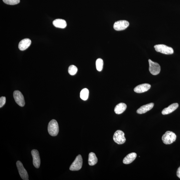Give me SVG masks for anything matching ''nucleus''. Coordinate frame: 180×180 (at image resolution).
<instances>
[{
    "label": "nucleus",
    "mask_w": 180,
    "mask_h": 180,
    "mask_svg": "<svg viewBox=\"0 0 180 180\" xmlns=\"http://www.w3.org/2000/svg\"><path fill=\"white\" fill-rule=\"evenodd\" d=\"M48 131L49 134L52 136H55L58 135L59 127L58 123L56 120H52L49 123Z\"/></svg>",
    "instance_id": "f257e3e1"
},
{
    "label": "nucleus",
    "mask_w": 180,
    "mask_h": 180,
    "mask_svg": "<svg viewBox=\"0 0 180 180\" xmlns=\"http://www.w3.org/2000/svg\"><path fill=\"white\" fill-rule=\"evenodd\" d=\"M176 136L172 132L168 131L162 137V140L163 143L165 144H170L173 143L176 140Z\"/></svg>",
    "instance_id": "f03ea898"
},
{
    "label": "nucleus",
    "mask_w": 180,
    "mask_h": 180,
    "mask_svg": "<svg viewBox=\"0 0 180 180\" xmlns=\"http://www.w3.org/2000/svg\"><path fill=\"white\" fill-rule=\"evenodd\" d=\"M154 48L157 52H159L163 54H171L173 53L174 51L173 48L169 47L164 45H157L154 46Z\"/></svg>",
    "instance_id": "7ed1b4c3"
},
{
    "label": "nucleus",
    "mask_w": 180,
    "mask_h": 180,
    "mask_svg": "<svg viewBox=\"0 0 180 180\" xmlns=\"http://www.w3.org/2000/svg\"><path fill=\"white\" fill-rule=\"evenodd\" d=\"M83 160L81 155L79 154L70 166V170L72 171L80 170L82 167Z\"/></svg>",
    "instance_id": "20e7f679"
},
{
    "label": "nucleus",
    "mask_w": 180,
    "mask_h": 180,
    "mask_svg": "<svg viewBox=\"0 0 180 180\" xmlns=\"http://www.w3.org/2000/svg\"><path fill=\"white\" fill-rule=\"evenodd\" d=\"M124 133L121 130L116 131L113 136V140L115 143L119 144H124L126 141Z\"/></svg>",
    "instance_id": "39448f33"
},
{
    "label": "nucleus",
    "mask_w": 180,
    "mask_h": 180,
    "mask_svg": "<svg viewBox=\"0 0 180 180\" xmlns=\"http://www.w3.org/2000/svg\"><path fill=\"white\" fill-rule=\"evenodd\" d=\"M149 71L151 74L153 75H157L160 71V67L157 63L153 62L151 60H149Z\"/></svg>",
    "instance_id": "423d86ee"
},
{
    "label": "nucleus",
    "mask_w": 180,
    "mask_h": 180,
    "mask_svg": "<svg viewBox=\"0 0 180 180\" xmlns=\"http://www.w3.org/2000/svg\"><path fill=\"white\" fill-rule=\"evenodd\" d=\"M16 166L22 179L24 180H28L29 175L28 172L24 168L22 163L20 161H18L16 162Z\"/></svg>",
    "instance_id": "0eeeda50"
},
{
    "label": "nucleus",
    "mask_w": 180,
    "mask_h": 180,
    "mask_svg": "<svg viewBox=\"0 0 180 180\" xmlns=\"http://www.w3.org/2000/svg\"><path fill=\"white\" fill-rule=\"evenodd\" d=\"M129 26V22L125 20L117 21L114 23L113 28L117 31H123L126 29Z\"/></svg>",
    "instance_id": "6e6552de"
},
{
    "label": "nucleus",
    "mask_w": 180,
    "mask_h": 180,
    "mask_svg": "<svg viewBox=\"0 0 180 180\" xmlns=\"http://www.w3.org/2000/svg\"><path fill=\"white\" fill-rule=\"evenodd\" d=\"M13 95L16 102L21 107H23L25 105V102L21 93L18 91H16L13 93Z\"/></svg>",
    "instance_id": "1a4fd4ad"
},
{
    "label": "nucleus",
    "mask_w": 180,
    "mask_h": 180,
    "mask_svg": "<svg viewBox=\"0 0 180 180\" xmlns=\"http://www.w3.org/2000/svg\"><path fill=\"white\" fill-rule=\"evenodd\" d=\"M31 154L33 157V163L34 167L39 168L40 164V159L39 151L36 149L32 150Z\"/></svg>",
    "instance_id": "9d476101"
},
{
    "label": "nucleus",
    "mask_w": 180,
    "mask_h": 180,
    "mask_svg": "<svg viewBox=\"0 0 180 180\" xmlns=\"http://www.w3.org/2000/svg\"><path fill=\"white\" fill-rule=\"evenodd\" d=\"M151 88V86L148 83L140 84L135 87L134 91L137 93H142L148 91Z\"/></svg>",
    "instance_id": "9b49d317"
},
{
    "label": "nucleus",
    "mask_w": 180,
    "mask_h": 180,
    "mask_svg": "<svg viewBox=\"0 0 180 180\" xmlns=\"http://www.w3.org/2000/svg\"><path fill=\"white\" fill-rule=\"evenodd\" d=\"M154 105V104L153 103H151L141 106L136 111V113L139 114L145 113L151 110L153 108Z\"/></svg>",
    "instance_id": "f8f14e48"
},
{
    "label": "nucleus",
    "mask_w": 180,
    "mask_h": 180,
    "mask_svg": "<svg viewBox=\"0 0 180 180\" xmlns=\"http://www.w3.org/2000/svg\"><path fill=\"white\" fill-rule=\"evenodd\" d=\"M31 41L29 39H24L19 43L18 48L20 50H25L31 45Z\"/></svg>",
    "instance_id": "ddd939ff"
},
{
    "label": "nucleus",
    "mask_w": 180,
    "mask_h": 180,
    "mask_svg": "<svg viewBox=\"0 0 180 180\" xmlns=\"http://www.w3.org/2000/svg\"><path fill=\"white\" fill-rule=\"evenodd\" d=\"M179 105L178 103H174L170 105L167 108L163 109L162 111L163 115H167L173 113L179 107Z\"/></svg>",
    "instance_id": "4468645a"
},
{
    "label": "nucleus",
    "mask_w": 180,
    "mask_h": 180,
    "mask_svg": "<svg viewBox=\"0 0 180 180\" xmlns=\"http://www.w3.org/2000/svg\"><path fill=\"white\" fill-rule=\"evenodd\" d=\"M137 154L135 153L132 152L128 154L124 157L123 162L125 164H129L132 163L136 159Z\"/></svg>",
    "instance_id": "2eb2a0df"
},
{
    "label": "nucleus",
    "mask_w": 180,
    "mask_h": 180,
    "mask_svg": "<svg viewBox=\"0 0 180 180\" xmlns=\"http://www.w3.org/2000/svg\"><path fill=\"white\" fill-rule=\"evenodd\" d=\"M53 24L56 28L61 29H64L67 26L66 21L61 19H56L54 20L53 22Z\"/></svg>",
    "instance_id": "dca6fc26"
},
{
    "label": "nucleus",
    "mask_w": 180,
    "mask_h": 180,
    "mask_svg": "<svg viewBox=\"0 0 180 180\" xmlns=\"http://www.w3.org/2000/svg\"><path fill=\"white\" fill-rule=\"evenodd\" d=\"M127 108V106L125 103H121L116 105L114 108V112L118 114H121L123 113L126 110Z\"/></svg>",
    "instance_id": "f3484780"
},
{
    "label": "nucleus",
    "mask_w": 180,
    "mask_h": 180,
    "mask_svg": "<svg viewBox=\"0 0 180 180\" xmlns=\"http://www.w3.org/2000/svg\"><path fill=\"white\" fill-rule=\"evenodd\" d=\"M98 160L96 155L94 152H91L89 154L88 162L90 165L93 166L97 164Z\"/></svg>",
    "instance_id": "a211bd4d"
},
{
    "label": "nucleus",
    "mask_w": 180,
    "mask_h": 180,
    "mask_svg": "<svg viewBox=\"0 0 180 180\" xmlns=\"http://www.w3.org/2000/svg\"><path fill=\"white\" fill-rule=\"evenodd\" d=\"M89 95V91L88 89H84L81 90L80 93V97L82 100H88Z\"/></svg>",
    "instance_id": "6ab92c4d"
},
{
    "label": "nucleus",
    "mask_w": 180,
    "mask_h": 180,
    "mask_svg": "<svg viewBox=\"0 0 180 180\" xmlns=\"http://www.w3.org/2000/svg\"><path fill=\"white\" fill-rule=\"evenodd\" d=\"M103 62L101 59H98L96 62V66L97 70L99 72H101L102 70Z\"/></svg>",
    "instance_id": "aec40b11"
},
{
    "label": "nucleus",
    "mask_w": 180,
    "mask_h": 180,
    "mask_svg": "<svg viewBox=\"0 0 180 180\" xmlns=\"http://www.w3.org/2000/svg\"><path fill=\"white\" fill-rule=\"evenodd\" d=\"M77 72L78 68L74 65H70L68 69V72L72 75H75Z\"/></svg>",
    "instance_id": "412c9836"
},
{
    "label": "nucleus",
    "mask_w": 180,
    "mask_h": 180,
    "mask_svg": "<svg viewBox=\"0 0 180 180\" xmlns=\"http://www.w3.org/2000/svg\"><path fill=\"white\" fill-rule=\"evenodd\" d=\"M3 1L7 4L14 5L17 4L20 2V0H3Z\"/></svg>",
    "instance_id": "4be33fe9"
},
{
    "label": "nucleus",
    "mask_w": 180,
    "mask_h": 180,
    "mask_svg": "<svg viewBox=\"0 0 180 180\" xmlns=\"http://www.w3.org/2000/svg\"><path fill=\"white\" fill-rule=\"evenodd\" d=\"M5 102H6V98L4 97H1L0 98V108H2L5 105Z\"/></svg>",
    "instance_id": "5701e85b"
},
{
    "label": "nucleus",
    "mask_w": 180,
    "mask_h": 180,
    "mask_svg": "<svg viewBox=\"0 0 180 180\" xmlns=\"http://www.w3.org/2000/svg\"><path fill=\"white\" fill-rule=\"evenodd\" d=\"M176 174L177 176L180 179V166L178 169V170H177Z\"/></svg>",
    "instance_id": "b1692460"
}]
</instances>
